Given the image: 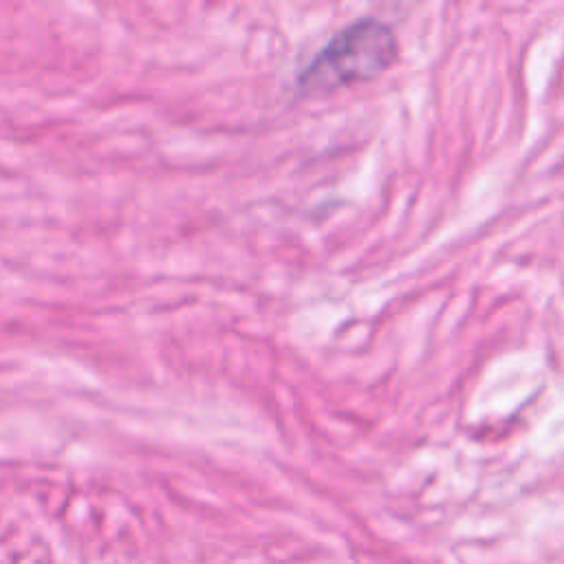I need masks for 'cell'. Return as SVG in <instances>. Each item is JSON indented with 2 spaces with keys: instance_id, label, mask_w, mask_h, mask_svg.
<instances>
[{
  "instance_id": "6da1fadb",
  "label": "cell",
  "mask_w": 564,
  "mask_h": 564,
  "mask_svg": "<svg viewBox=\"0 0 564 564\" xmlns=\"http://www.w3.org/2000/svg\"><path fill=\"white\" fill-rule=\"evenodd\" d=\"M397 57V37L379 18H359L337 31L302 70L304 95H326L386 70Z\"/></svg>"
}]
</instances>
